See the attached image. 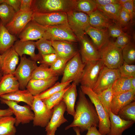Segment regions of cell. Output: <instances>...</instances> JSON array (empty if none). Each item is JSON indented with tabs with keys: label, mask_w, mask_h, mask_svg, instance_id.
<instances>
[{
	"label": "cell",
	"mask_w": 135,
	"mask_h": 135,
	"mask_svg": "<svg viewBox=\"0 0 135 135\" xmlns=\"http://www.w3.org/2000/svg\"><path fill=\"white\" fill-rule=\"evenodd\" d=\"M75 107L73 120L65 128V130L71 127H77L80 132H82L91 127H98L99 119L96 109L80 88L78 92V100Z\"/></svg>",
	"instance_id": "obj_1"
},
{
	"label": "cell",
	"mask_w": 135,
	"mask_h": 135,
	"mask_svg": "<svg viewBox=\"0 0 135 135\" xmlns=\"http://www.w3.org/2000/svg\"><path fill=\"white\" fill-rule=\"evenodd\" d=\"M74 0H33L32 10L41 13L62 12L72 10Z\"/></svg>",
	"instance_id": "obj_2"
},
{
	"label": "cell",
	"mask_w": 135,
	"mask_h": 135,
	"mask_svg": "<svg viewBox=\"0 0 135 135\" xmlns=\"http://www.w3.org/2000/svg\"><path fill=\"white\" fill-rule=\"evenodd\" d=\"M80 88L88 96L91 102L94 104L98 117V131L102 135H108L110 128L109 115L106 111L97 94L90 88L81 85Z\"/></svg>",
	"instance_id": "obj_3"
},
{
	"label": "cell",
	"mask_w": 135,
	"mask_h": 135,
	"mask_svg": "<svg viewBox=\"0 0 135 135\" xmlns=\"http://www.w3.org/2000/svg\"><path fill=\"white\" fill-rule=\"evenodd\" d=\"M99 51L104 65L108 68H118L124 63L122 49L117 47L114 42L109 40Z\"/></svg>",
	"instance_id": "obj_4"
},
{
	"label": "cell",
	"mask_w": 135,
	"mask_h": 135,
	"mask_svg": "<svg viewBox=\"0 0 135 135\" xmlns=\"http://www.w3.org/2000/svg\"><path fill=\"white\" fill-rule=\"evenodd\" d=\"M85 65L82 60L80 53L78 52L67 63L60 82L72 81L78 85L80 83Z\"/></svg>",
	"instance_id": "obj_5"
},
{
	"label": "cell",
	"mask_w": 135,
	"mask_h": 135,
	"mask_svg": "<svg viewBox=\"0 0 135 135\" xmlns=\"http://www.w3.org/2000/svg\"><path fill=\"white\" fill-rule=\"evenodd\" d=\"M37 66L36 62L27 58L25 55L20 57V63L14 74L18 82L19 89H26L33 72Z\"/></svg>",
	"instance_id": "obj_6"
},
{
	"label": "cell",
	"mask_w": 135,
	"mask_h": 135,
	"mask_svg": "<svg viewBox=\"0 0 135 135\" xmlns=\"http://www.w3.org/2000/svg\"><path fill=\"white\" fill-rule=\"evenodd\" d=\"M31 108L34 114L32 120L34 126L45 127L51 118L53 108L49 109L38 95L34 96V100Z\"/></svg>",
	"instance_id": "obj_7"
},
{
	"label": "cell",
	"mask_w": 135,
	"mask_h": 135,
	"mask_svg": "<svg viewBox=\"0 0 135 135\" xmlns=\"http://www.w3.org/2000/svg\"><path fill=\"white\" fill-rule=\"evenodd\" d=\"M66 14L68 25L78 39L85 35L86 30L90 26L88 16L72 10Z\"/></svg>",
	"instance_id": "obj_8"
},
{
	"label": "cell",
	"mask_w": 135,
	"mask_h": 135,
	"mask_svg": "<svg viewBox=\"0 0 135 135\" xmlns=\"http://www.w3.org/2000/svg\"><path fill=\"white\" fill-rule=\"evenodd\" d=\"M2 104H6L12 110L15 116L16 122L15 125L18 126L20 124H25L32 121L34 114L31 107L28 105L22 106L14 101L8 100L0 98Z\"/></svg>",
	"instance_id": "obj_9"
},
{
	"label": "cell",
	"mask_w": 135,
	"mask_h": 135,
	"mask_svg": "<svg viewBox=\"0 0 135 135\" xmlns=\"http://www.w3.org/2000/svg\"><path fill=\"white\" fill-rule=\"evenodd\" d=\"M46 26L43 38L51 41H65L75 42L79 41L68 26Z\"/></svg>",
	"instance_id": "obj_10"
},
{
	"label": "cell",
	"mask_w": 135,
	"mask_h": 135,
	"mask_svg": "<svg viewBox=\"0 0 135 135\" xmlns=\"http://www.w3.org/2000/svg\"><path fill=\"white\" fill-rule=\"evenodd\" d=\"M104 66L101 59L86 64L80 82L81 86L92 89Z\"/></svg>",
	"instance_id": "obj_11"
},
{
	"label": "cell",
	"mask_w": 135,
	"mask_h": 135,
	"mask_svg": "<svg viewBox=\"0 0 135 135\" xmlns=\"http://www.w3.org/2000/svg\"><path fill=\"white\" fill-rule=\"evenodd\" d=\"M32 20L45 26H69L67 14L64 12L41 13L33 12Z\"/></svg>",
	"instance_id": "obj_12"
},
{
	"label": "cell",
	"mask_w": 135,
	"mask_h": 135,
	"mask_svg": "<svg viewBox=\"0 0 135 135\" xmlns=\"http://www.w3.org/2000/svg\"><path fill=\"white\" fill-rule=\"evenodd\" d=\"M120 77L118 68L110 69L104 65L92 89L94 92L98 94L107 89L116 80Z\"/></svg>",
	"instance_id": "obj_13"
},
{
	"label": "cell",
	"mask_w": 135,
	"mask_h": 135,
	"mask_svg": "<svg viewBox=\"0 0 135 135\" xmlns=\"http://www.w3.org/2000/svg\"><path fill=\"white\" fill-rule=\"evenodd\" d=\"M33 11H19L16 12L14 16L5 26L12 35L18 36L27 24L32 20Z\"/></svg>",
	"instance_id": "obj_14"
},
{
	"label": "cell",
	"mask_w": 135,
	"mask_h": 135,
	"mask_svg": "<svg viewBox=\"0 0 135 135\" xmlns=\"http://www.w3.org/2000/svg\"><path fill=\"white\" fill-rule=\"evenodd\" d=\"M66 108V104L62 101L53 108L51 118L45 127L46 135H55L57 128L62 124L68 122L64 115Z\"/></svg>",
	"instance_id": "obj_15"
},
{
	"label": "cell",
	"mask_w": 135,
	"mask_h": 135,
	"mask_svg": "<svg viewBox=\"0 0 135 135\" xmlns=\"http://www.w3.org/2000/svg\"><path fill=\"white\" fill-rule=\"evenodd\" d=\"M80 43V56L83 62L85 64L101 59L98 50L92 42L85 35L78 38Z\"/></svg>",
	"instance_id": "obj_16"
},
{
	"label": "cell",
	"mask_w": 135,
	"mask_h": 135,
	"mask_svg": "<svg viewBox=\"0 0 135 135\" xmlns=\"http://www.w3.org/2000/svg\"><path fill=\"white\" fill-rule=\"evenodd\" d=\"M46 26L32 20L26 25L18 36L22 41L38 40L43 38Z\"/></svg>",
	"instance_id": "obj_17"
},
{
	"label": "cell",
	"mask_w": 135,
	"mask_h": 135,
	"mask_svg": "<svg viewBox=\"0 0 135 135\" xmlns=\"http://www.w3.org/2000/svg\"><path fill=\"white\" fill-rule=\"evenodd\" d=\"M1 71L3 75L14 74L19 62V56L12 47L1 54Z\"/></svg>",
	"instance_id": "obj_18"
},
{
	"label": "cell",
	"mask_w": 135,
	"mask_h": 135,
	"mask_svg": "<svg viewBox=\"0 0 135 135\" xmlns=\"http://www.w3.org/2000/svg\"><path fill=\"white\" fill-rule=\"evenodd\" d=\"M12 47L20 57L27 54L30 56L31 60L36 62L41 59V56L35 53L36 46L35 42L33 41H16Z\"/></svg>",
	"instance_id": "obj_19"
},
{
	"label": "cell",
	"mask_w": 135,
	"mask_h": 135,
	"mask_svg": "<svg viewBox=\"0 0 135 135\" xmlns=\"http://www.w3.org/2000/svg\"><path fill=\"white\" fill-rule=\"evenodd\" d=\"M135 99V91L132 90L114 95L111 104L110 111L117 115L119 110Z\"/></svg>",
	"instance_id": "obj_20"
},
{
	"label": "cell",
	"mask_w": 135,
	"mask_h": 135,
	"mask_svg": "<svg viewBox=\"0 0 135 135\" xmlns=\"http://www.w3.org/2000/svg\"><path fill=\"white\" fill-rule=\"evenodd\" d=\"M52 45L58 57L70 59L78 51L73 42L65 41H52Z\"/></svg>",
	"instance_id": "obj_21"
},
{
	"label": "cell",
	"mask_w": 135,
	"mask_h": 135,
	"mask_svg": "<svg viewBox=\"0 0 135 135\" xmlns=\"http://www.w3.org/2000/svg\"><path fill=\"white\" fill-rule=\"evenodd\" d=\"M109 115L110 128L108 135H122L123 132L132 126L135 122L133 121L123 120L111 111Z\"/></svg>",
	"instance_id": "obj_22"
},
{
	"label": "cell",
	"mask_w": 135,
	"mask_h": 135,
	"mask_svg": "<svg viewBox=\"0 0 135 135\" xmlns=\"http://www.w3.org/2000/svg\"><path fill=\"white\" fill-rule=\"evenodd\" d=\"M85 34L90 37L98 50L109 41L108 28L100 29L90 26L86 30Z\"/></svg>",
	"instance_id": "obj_23"
},
{
	"label": "cell",
	"mask_w": 135,
	"mask_h": 135,
	"mask_svg": "<svg viewBox=\"0 0 135 135\" xmlns=\"http://www.w3.org/2000/svg\"><path fill=\"white\" fill-rule=\"evenodd\" d=\"M58 76L47 80H30L26 88L33 96L39 94L53 86L58 79Z\"/></svg>",
	"instance_id": "obj_24"
},
{
	"label": "cell",
	"mask_w": 135,
	"mask_h": 135,
	"mask_svg": "<svg viewBox=\"0 0 135 135\" xmlns=\"http://www.w3.org/2000/svg\"><path fill=\"white\" fill-rule=\"evenodd\" d=\"M0 98L5 100L15 101L18 103L24 102L30 107L34 99V96L27 89H18L13 92L1 96Z\"/></svg>",
	"instance_id": "obj_25"
},
{
	"label": "cell",
	"mask_w": 135,
	"mask_h": 135,
	"mask_svg": "<svg viewBox=\"0 0 135 135\" xmlns=\"http://www.w3.org/2000/svg\"><path fill=\"white\" fill-rule=\"evenodd\" d=\"M77 84L73 82L65 92L62 101L66 104L67 114L73 117L75 113V104L77 96Z\"/></svg>",
	"instance_id": "obj_26"
},
{
	"label": "cell",
	"mask_w": 135,
	"mask_h": 135,
	"mask_svg": "<svg viewBox=\"0 0 135 135\" xmlns=\"http://www.w3.org/2000/svg\"><path fill=\"white\" fill-rule=\"evenodd\" d=\"M17 40L16 36L11 34L0 21V54L12 47Z\"/></svg>",
	"instance_id": "obj_27"
},
{
	"label": "cell",
	"mask_w": 135,
	"mask_h": 135,
	"mask_svg": "<svg viewBox=\"0 0 135 135\" xmlns=\"http://www.w3.org/2000/svg\"><path fill=\"white\" fill-rule=\"evenodd\" d=\"M18 82L14 74L3 75L0 80V96L19 89Z\"/></svg>",
	"instance_id": "obj_28"
},
{
	"label": "cell",
	"mask_w": 135,
	"mask_h": 135,
	"mask_svg": "<svg viewBox=\"0 0 135 135\" xmlns=\"http://www.w3.org/2000/svg\"><path fill=\"white\" fill-rule=\"evenodd\" d=\"M122 7L118 3H112L103 6L97 7V9L106 17L117 23Z\"/></svg>",
	"instance_id": "obj_29"
},
{
	"label": "cell",
	"mask_w": 135,
	"mask_h": 135,
	"mask_svg": "<svg viewBox=\"0 0 135 135\" xmlns=\"http://www.w3.org/2000/svg\"><path fill=\"white\" fill-rule=\"evenodd\" d=\"M89 23L92 27L100 29L108 28L112 23L97 9L88 15Z\"/></svg>",
	"instance_id": "obj_30"
},
{
	"label": "cell",
	"mask_w": 135,
	"mask_h": 135,
	"mask_svg": "<svg viewBox=\"0 0 135 135\" xmlns=\"http://www.w3.org/2000/svg\"><path fill=\"white\" fill-rule=\"evenodd\" d=\"M16 119L12 116L0 117V135H15Z\"/></svg>",
	"instance_id": "obj_31"
},
{
	"label": "cell",
	"mask_w": 135,
	"mask_h": 135,
	"mask_svg": "<svg viewBox=\"0 0 135 135\" xmlns=\"http://www.w3.org/2000/svg\"><path fill=\"white\" fill-rule=\"evenodd\" d=\"M58 76L48 66L40 64L37 66L33 72L31 80H47Z\"/></svg>",
	"instance_id": "obj_32"
},
{
	"label": "cell",
	"mask_w": 135,
	"mask_h": 135,
	"mask_svg": "<svg viewBox=\"0 0 135 135\" xmlns=\"http://www.w3.org/2000/svg\"><path fill=\"white\" fill-rule=\"evenodd\" d=\"M97 9L94 0H74L72 10L88 15Z\"/></svg>",
	"instance_id": "obj_33"
},
{
	"label": "cell",
	"mask_w": 135,
	"mask_h": 135,
	"mask_svg": "<svg viewBox=\"0 0 135 135\" xmlns=\"http://www.w3.org/2000/svg\"><path fill=\"white\" fill-rule=\"evenodd\" d=\"M112 89L114 95L132 90L130 78L120 77L113 83Z\"/></svg>",
	"instance_id": "obj_34"
},
{
	"label": "cell",
	"mask_w": 135,
	"mask_h": 135,
	"mask_svg": "<svg viewBox=\"0 0 135 135\" xmlns=\"http://www.w3.org/2000/svg\"><path fill=\"white\" fill-rule=\"evenodd\" d=\"M112 84L106 89L97 94L98 97L106 111L108 114L110 111L111 104L114 96L112 89Z\"/></svg>",
	"instance_id": "obj_35"
},
{
	"label": "cell",
	"mask_w": 135,
	"mask_h": 135,
	"mask_svg": "<svg viewBox=\"0 0 135 135\" xmlns=\"http://www.w3.org/2000/svg\"><path fill=\"white\" fill-rule=\"evenodd\" d=\"M36 48L38 50V54L42 56L52 53H56L52 46V41L42 38L35 42Z\"/></svg>",
	"instance_id": "obj_36"
},
{
	"label": "cell",
	"mask_w": 135,
	"mask_h": 135,
	"mask_svg": "<svg viewBox=\"0 0 135 135\" xmlns=\"http://www.w3.org/2000/svg\"><path fill=\"white\" fill-rule=\"evenodd\" d=\"M122 119L135 122V102L134 101L122 108L117 114Z\"/></svg>",
	"instance_id": "obj_37"
},
{
	"label": "cell",
	"mask_w": 135,
	"mask_h": 135,
	"mask_svg": "<svg viewBox=\"0 0 135 135\" xmlns=\"http://www.w3.org/2000/svg\"><path fill=\"white\" fill-rule=\"evenodd\" d=\"M72 81L62 83L58 82L53 86L38 95L39 98L42 100L52 95L64 90L70 85Z\"/></svg>",
	"instance_id": "obj_38"
},
{
	"label": "cell",
	"mask_w": 135,
	"mask_h": 135,
	"mask_svg": "<svg viewBox=\"0 0 135 135\" xmlns=\"http://www.w3.org/2000/svg\"><path fill=\"white\" fill-rule=\"evenodd\" d=\"M16 12L13 8L6 3L0 4V21L5 25L10 21Z\"/></svg>",
	"instance_id": "obj_39"
},
{
	"label": "cell",
	"mask_w": 135,
	"mask_h": 135,
	"mask_svg": "<svg viewBox=\"0 0 135 135\" xmlns=\"http://www.w3.org/2000/svg\"><path fill=\"white\" fill-rule=\"evenodd\" d=\"M124 62L131 64L135 61V46L134 44L130 42L122 49Z\"/></svg>",
	"instance_id": "obj_40"
},
{
	"label": "cell",
	"mask_w": 135,
	"mask_h": 135,
	"mask_svg": "<svg viewBox=\"0 0 135 135\" xmlns=\"http://www.w3.org/2000/svg\"><path fill=\"white\" fill-rule=\"evenodd\" d=\"M69 86L62 90L42 100L49 109H52L62 101L64 93Z\"/></svg>",
	"instance_id": "obj_41"
},
{
	"label": "cell",
	"mask_w": 135,
	"mask_h": 135,
	"mask_svg": "<svg viewBox=\"0 0 135 135\" xmlns=\"http://www.w3.org/2000/svg\"><path fill=\"white\" fill-rule=\"evenodd\" d=\"M70 59L58 57L50 68L58 76L63 74L66 64Z\"/></svg>",
	"instance_id": "obj_42"
},
{
	"label": "cell",
	"mask_w": 135,
	"mask_h": 135,
	"mask_svg": "<svg viewBox=\"0 0 135 135\" xmlns=\"http://www.w3.org/2000/svg\"><path fill=\"white\" fill-rule=\"evenodd\" d=\"M121 77L129 78L135 77V66L125 62L118 68Z\"/></svg>",
	"instance_id": "obj_43"
},
{
	"label": "cell",
	"mask_w": 135,
	"mask_h": 135,
	"mask_svg": "<svg viewBox=\"0 0 135 135\" xmlns=\"http://www.w3.org/2000/svg\"><path fill=\"white\" fill-rule=\"evenodd\" d=\"M130 15L124 8L122 7L117 23L123 29L128 26L130 23H132Z\"/></svg>",
	"instance_id": "obj_44"
},
{
	"label": "cell",
	"mask_w": 135,
	"mask_h": 135,
	"mask_svg": "<svg viewBox=\"0 0 135 135\" xmlns=\"http://www.w3.org/2000/svg\"><path fill=\"white\" fill-rule=\"evenodd\" d=\"M108 29L110 36L114 38H117L124 32L121 26L116 23H112Z\"/></svg>",
	"instance_id": "obj_45"
},
{
	"label": "cell",
	"mask_w": 135,
	"mask_h": 135,
	"mask_svg": "<svg viewBox=\"0 0 135 135\" xmlns=\"http://www.w3.org/2000/svg\"><path fill=\"white\" fill-rule=\"evenodd\" d=\"M130 36L128 34L124 32L117 37L114 43L117 47L122 49L130 42Z\"/></svg>",
	"instance_id": "obj_46"
},
{
	"label": "cell",
	"mask_w": 135,
	"mask_h": 135,
	"mask_svg": "<svg viewBox=\"0 0 135 135\" xmlns=\"http://www.w3.org/2000/svg\"><path fill=\"white\" fill-rule=\"evenodd\" d=\"M41 60L39 61L40 64L50 66L56 61L58 56L56 53H52L42 56Z\"/></svg>",
	"instance_id": "obj_47"
},
{
	"label": "cell",
	"mask_w": 135,
	"mask_h": 135,
	"mask_svg": "<svg viewBox=\"0 0 135 135\" xmlns=\"http://www.w3.org/2000/svg\"><path fill=\"white\" fill-rule=\"evenodd\" d=\"M134 0H129L122 6V7L125 9L130 16L132 22L135 16Z\"/></svg>",
	"instance_id": "obj_48"
},
{
	"label": "cell",
	"mask_w": 135,
	"mask_h": 135,
	"mask_svg": "<svg viewBox=\"0 0 135 135\" xmlns=\"http://www.w3.org/2000/svg\"><path fill=\"white\" fill-rule=\"evenodd\" d=\"M33 0H21L20 11L24 12L32 10Z\"/></svg>",
	"instance_id": "obj_49"
},
{
	"label": "cell",
	"mask_w": 135,
	"mask_h": 135,
	"mask_svg": "<svg viewBox=\"0 0 135 135\" xmlns=\"http://www.w3.org/2000/svg\"><path fill=\"white\" fill-rule=\"evenodd\" d=\"M4 2L12 7L16 12L20 11L21 0H4Z\"/></svg>",
	"instance_id": "obj_50"
},
{
	"label": "cell",
	"mask_w": 135,
	"mask_h": 135,
	"mask_svg": "<svg viewBox=\"0 0 135 135\" xmlns=\"http://www.w3.org/2000/svg\"><path fill=\"white\" fill-rule=\"evenodd\" d=\"M97 7H102L112 3H118V0H94Z\"/></svg>",
	"instance_id": "obj_51"
},
{
	"label": "cell",
	"mask_w": 135,
	"mask_h": 135,
	"mask_svg": "<svg viewBox=\"0 0 135 135\" xmlns=\"http://www.w3.org/2000/svg\"><path fill=\"white\" fill-rule=\"evenodd\" d=\"M96 127L94 126L89 128L86 135H102L99 132Z\"/></svg>",
	"instance_id": "obj_52"
},
{
	"label": "cell",
	"mask_w": 135,
	"mask_h": 135,
	"mask_svg": "<svg viewBox=\"0 0 135 135\" xmlns=\"http://www.w3.org/2000/svg\"><path fill=\"white\" fill-rule=\"evenodd\" d=\"M13 114L12 110L9 108L5 109H2L0 108V117L12 116Z\"/></svg>",
	"instance_id": "obj_53"
},
{
	"label": "cell",
	"mask_w": 135,
	"mask_h": 135,
	"mask_svg": "<svg viewBox=\"0 0 135 135\" xmlns=\"http://www.w3.org/2000/svg\"><path fill=\"white\" fill-rule=\"evenodd\" d=\"M130 80L132 90L135 91V77L130 78Z\"/></svg>",
	"instance_id": "obj_54"
},
{
	"label": "cell",
	"mask_w": 135,
	"mask_h": 135,
	"mask_svg": "<svg viewBox=\"0 0 135 135\" xmlns=\"http://www.w3.org/2000/svg\"><path fill=\"white\" fill-rule=\"evenodd\" d=\"M72 128L73 130L76 132V135H80V130L77 127H74Z\"/></svg>",
	"instance_id": "obj_55"
},
{
	"label": "cell",
	"mask_w": 135,
	"mask_h": 135,
	"mask_svg": "<svg viewBox=\"0 0 135 135\" xmlns=\"http://www.w3.org/2000/svg\"><path fill=\"white\" fill-rule=\"evenodd\" d=\"M129 0H118V3L120 4L122 6L123 4Z\"/></svg>",
	"instance_id": "obj_56"
},
{
	"label": "cell",
	"mask_w": 135,
	"mask_h": 135,
	"mask_svg": "<svg viewBox=\"0 0 135 135\" xmlns=\"http://www.w3.org/2000/svg\"><path fill=\"white\" fill-rule=\"evenodd\" d=\"M3 75V74L2 73V72L1 71H0V80H1Z\"/></svg>",
	"instance_id": "obj_57"
},
{
	"label": "cell",
	"mask_w": 135,
	"mask_h": 135,
	"mask_svg": "<svg viewBox=\"0 0 135 135\" xmlns=\"http://www.w3.org/2000/svg\"><path fill=\"white\" fill-rule=\"evenodd\" d=\"M4 2V0H0V4Z\"/></svg>",
	"instance_id": "obj_58"
},
{
	"label": "cell",
	"mask_w": 135,
	"mask_h": 135,
	"mask_svg": "<svg viewBox=\"0 0 135 135\" xmlns=\"http://www.w3.org/2000/svg\"><path fill=\"white\" fill-rule=\"evenodd\" d=\"M1 54H0V70H1L0 62H1Z\"/></svg>",
	"instance_id": "obj_59"
}]
</instances>
